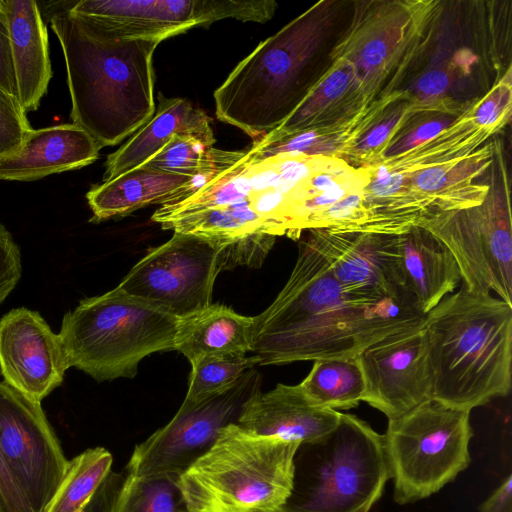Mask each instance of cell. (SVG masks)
Returning a JSON list of instances; mask_svg holds the SVG:
<instances>
[{
	"label": "cell",
	"instance_id": "8992f818",
	"mask_svg": "<svg viewBox=\"0 0 512 512\" xmlns=\"http://www.w3.org/2000/svg\"><path fill=\"white\" fill-rule=\"evenodd\" d=\"M298 445L227 425L179 476L189 512H278L291 491Z\"/></svg>",
	"mask_w": 512,
	"mask_h": 512
},
{
	"label": "cell",
	"instance_id": "277c9868",
	"mask_svg": "<svg viewBox=\"0 0 512 512\" xmlns=\"http://www.w3.org/2000/svg\"><path fill=\"white\" fill-rule=\"evenodd\" d=\"M432 399L470 411L506 397L512 383V305L458 290L424 315Z\"/></svg>",
	"mask_w": 512,
	"mask_h": 512
},
{
	"label": "cell",
	"instance_id": "4fadbf2b",
	"mask_svg": "<svg viewBox=\"0 0 512 512\" xmlns=\"http://www.w3.org/2000/svg\"><path fill=\"white\" fill-rule=\"evenodd\" d=\"M0 452L32 511L45 512L68 460L41 403L4 381H0Z\"/></svg>",
	"mask_w": 512,
	"mask_h": 512
},
{
	"label": "cell",
	"instance_id": "83f0119b",
	"mask_svg": "<svg viewBox=\"0 0 512 512\" xmlns=\"http://www.w3.org/2000/svg\"><path fill=\"white\" fill-rule=\"evenodd\" d=\"M178 479L173 475L126 474L112 512H189Z\"/></svg>",
	"mask_w": 512,
	"mask_h": 512
},
{
	"label": "cell",
	"instance_id": "30bf717a",
	"mask_svg": "<svg viewBox=\"0 0 512 512\" xmlns=\"http://www.w3.org/2000/svg\"><path fill=\"white\" fill-rule=\"evenodd\" d=\"M452 253L461 284L512 305V225L508 194L499 188L475 206L427 217L421 225Z\"/></svg>",
	"mask_w": 512,
	"mask_h": 512
},
{
	"label": "cell",
	"instance_id": "5b68a950",
	"mask_svg": "<svg viewBox=\"0 0 512 512\" xmlns=\"http://www.w3.org/2000/svg\"><path fill=\"white\" fill-rule=\"evenodd\" d=\"M325 29L319 3L261 42L214 92L217 118L251 137L277 129L317 83Z\"/></svg>",
	"mask_w": 512,
	"mask_h": 512
},
{
	"label": "cell",
	"instance_id": "d590c367",
	"mask_svg": "<svg viewBox=\"0 0 512 512\" xmlns=\"http://www.w3.org/2000/svg\"><path fill=\"white\" fill-rule=\"evenodd\" d=\"M509 90L499 87L477 107L474 119L482 127L494 126L504 111L505 101L510 99Z\"/></svg>",
	"mask_w": 512,
	"mask_h": 512
},
{
	"label": "cell",
	"instance_id": "9c48e42d",
	"mask_svg": "<svg viewBox=\"0 0 512 512\" xmlns=\"http://www.w3.org/2000/svg\"><path fill=\"white\" fill-rule=\"evenodd\" d=\"M384 436L394 501L400 505L428 498L470 464L473 436L470 411L433 399L388 420Z\"/></svg>",
	"mask_w": 512,
	"mask_h": 512
},
{
	"label": "cell",
	"instance_id": "b9f144b4",
	"mask_svg": "<svg viewBox=\"0 0 512 512\" xmlns=\"http://www.w3.org/2000/svg\"><path fill=\"white\" fill-rule=\"evenodd\" d=\"M0 374H1V370H0Z\"/></svg>",
	"mask_w": 512,
	"mask_h": 512
},
{
	"label": "cell",
	"instance_id": "ac0fdd59",
	"mask_svg": "<svg viewBox=\"0 0 512 512\" xmlns=\"http://www.w3.org/2000/svg\"><path fill=\"white\" fill-rule=\"evenodd\" d=\"M341 412L312 403L299 384H277L268 392L256 391L245 402L237 420L242 429L262 436L307 443L329 433Z\"/></svg>",
	"mask_w": 512,
	"mask_h": 512
},
{
	"label": "cell",
	"instance_id": "e575fe53",
	"mask_svg": "<svg viewBox=\"0 0 512 512\" xmlns=\"http://www.w3.org/2000/svg\"><path fill=\"white\" fill-rule=\"evenodd\" d=\"M449 118H438L422 123L393 146L396 154L406 152L437 136L448 124Z\"/></svg>",
	"mask_w": 512,
	"mask_h": 512
},
{
	"label": "cell",
	"instance_id": "e0dca14e",
	"mask_svg": "<svg viewBox=\"0 0 512 512\" xmlns=\"http://www.w3.org/2000/svg\"><path fill=\"white\" fill-rule=\"evenodd\" d=\"M70 368L60 338L38 311L14 308L0 318L3 381L40 402L59 387Z\"/></svg>",
	"mask_w": 512,
	"mask_h": 512
},
{
	"label": "cell",
	"instance_id": "ba28073f",
	"mask_svg": "<svg viewBox=\"0 0 512 512\" xmlns=\"http://www.w3.org/2000/svg\"><path fill=\"white\" fill-rule=\"evenodd\" d=\"M178 321L117 286L66 312L58 336L69 366L103 382L133 378L143 358L174 350Z\"/></svg>",
	"mask_w": 512,
	"mask_h": 512
},
{
	"label": "cell",
	"instance_id": "484cf974",
	"mask_svg": "<svg viewBox=\"0 0 512 512\" xmlns=\"http://www.w3.org/2000/svg\"><path fill=\"white\" fill-rule=\"evenodd\" d=\"M243 151H224L208 146L195 137L176 134L145 167L193 178L208 177L233 165Z\"/></svg>",
	"mask_w": 512,
	"mask_h": 512
},
{
	"label": "cell",
	"instance_id": "52a82bcc",
	"mask_svg": "<svg viewBox=\"0 0 512 512\" xmlns=\"http://www.w3.org/2000/svg\"><path fill=\"white\" fill-rule=\"evenodd\" d=\"M390 479L384 436L341 413L329 433L298 445L291 491L278 512H370Z\"/></svg>",
	"mask_w": 512,
	"mask_h": 512
},
{
	"label": "cell",
	"instance_id": "f35d334b",
	"mask_svg": "<svg viewBox=\"0 0 512 512\" xmlns=\"http://www.w3.org/2000/svg\"><path fill=\"white\" fill-rule=\"evenodd\" d=\"M400 119L399 114H394L388 120L380 122L376 127L368 130L367 134L358 143V150L361 152L371 151L382 145L396 127Z\"/></svg>",
	"mask_w": 512,
	"mask_h": 512
},
{
	"label": "cell",
	"instance_id": "60d3db41",
	"mask_svg": "<svg viewBox=\"0 0 512 512\" xmlns=\"http://www.w3.org/2000/svg\"><path fill=\"white\" fill-rule=\"evenodd\" d=\"M0 512H4L3 508L1 507V505H0Z\"/></svg>",
	"mask_w": 512,
	"mask_h": 512
},
{
	"label": "cell",
	"instance_id": "1f68e13d",
	"mask_svg": "<svg viewBox=\"0 0 512 512\" xmlns=\"http://www.w3.org/2000/svg\"><path fill=\"white\" fill-rule=\"evenodd\" d=\"M126 474L110 471L91 498L77 512H112Z\"/></svg>",
	"mask_w": 512,
	"mask_h": 512
},
{
	"label": "cell",
	"instance_id": "9a60e30c",
	"mask_svg": "<svg viewBox=\"0 0 512 512\" xmlns=\"http://www.w3.org/2000/svg\"><path fill=\"white\" fill-rule=\"evenodd\" d=\"M363 401L396 419L432 399V372L424 325L388 336L363 349Z\"/></svg>",
	"mask_w": 512,
	"mask_h": 512
},
{
	"label": "cell",
	"instance_id": "8fae6325",
	"mask_svg": "<svg viewBox=\"0 0 512 512\" xmlns=\"http://www.w3.org/2000/svg\"><path fill=\"white\" fill-rule=\"evenodd\" d=\"M259 385V373L251 368L225 392L197 403L183 402L169 423L135 446L125 473L179 477L212 447L224 427L237 423Z\"/></svg>",
	"mask_w": 512,
	"mask_h": 512
},
{
	"label": "cell",
	"instance_id": "f546056e",
	"mask_svg": "<svg viewBox=\"0 0 512 512\" xmlns=\"http://www.w3.org/2000/svg\"><path fill=\"white\" fill-rule=\"evenodd\" d=\"M30 129L18 100L0 89V157L15 152Z\"/></svg>",
	"mask_w": 512,
	"mask_h": 512
},
{
	"label": "cell",
	"instance_id": "d6a6232c",
	"mask_svg": "<svg viewBox=\"0 0 512 512\" xmlns=\"http://www.w3.org/2000/svg\"><path fill=\"white\" fill-rule=\"evenodd\" d=\"M0 89L17 99L9 27L0 3ZM18 100V99H17Z\"/></svg>",
	"mask_w": 512,
	"mask_h": 512
},
{
	"label": "cell",
	"instance_id": "d6986e66",
	"mask_svg": "<svg viewBox=\"0 0 512 512\" xmlns=\"http://www.w3.org/2000/svg\"><path fill=\"white\" fill-rule=\"evenodd\" d=\"M100 149L84 129L73 123L31 128L15 152L0 157V180L34 181L80 169L95 162Z\"/></svg>",
	"mask_w": 512,
	"mask_h": 512
},
{
	"label": "cell",
	"instance_id": "8d00e7d4",
	"mask_svg": "<svg viewBox=\"0 0 512 512\" xmlns=\"http://www.w3.org/2000/svg\"><path fill=\"white\" fill-rule=\"evenodd\" d=\"M478 512H512L511 474H508L496 490L481 503Z\"/></svg>",
	"mask_w": 512,
	"mask_h": 512
},
{
	"label": "cell",
	"instance_id": "5bb4252c",
	"mask_svg": "<svg viewBox=\"0 0 512 512\" xmlns=\"http://www.w3.org/2000/svg\"><path fill=\"white\" fill-rule=\"evenodd\" d=\"M69 11L117 36L161 42L225 18L246 21L250 8L244 0H81Z\"/></svg>",
	"mask_w": 512,
	"mask_h": 512
},
{
	"label": "cell",
	"instance_id": "6da1fadb",
	"mask_svg": "<svg viewBox=\"0 0 512 512\" xmlns=\"http://www.w3.org/2000/svg\"><path fill=\"white\" fill-rule=\"evenodd\" d=\"M325 156H256L253 147L152 215L162 229L205 238L221 251L223 269L259 267L276 238L305 232L307 181Z\"/></svg>",
	"mask_w": 512,
	"mask_h": 512
},
{
	"label": "cell",
	"instance_id": "2e32d148",
	"mask_svg": "<svg viewBox=\"0 0 512 512\" xmlns=\"http://www.w3.org/2000/svg\"><path fill=\"white\" fill-rule=\"evenodd\" d=\"M307 232L345 290L372 300L404 299L412 303L404 288L399 235L321 229Z\"/></svg>",
	"mask_w": 512,
	"mask_h": 512
},
{
	"label": "cell",
	"instance_id": "7a4b0ae2",
	"mask_svg": "<svg viewBox=\"0 0 512 512\" xmlns=\"http://www.w3.org/2000/svg\"><path fill=\"white\" fill-rule=\"evenodd\" d=\"M293 270L275 300L254 316L257 365L356 356L366 347L424 325L409 300H372L345 290L307 231Z\"/></svg>",
	"mask_w": 512,
	"mask_h": 512
},
{
	"label": "cell",
	"instance_id": "603a6c76",
	"mask_svg": "<svg viewBox=\"0 0 512 512\" xmlns=\"http://www.w3.org/2000/svg\"><path fill=\"white\" fill-rule=\"evenodd\" d=\"M206 178H193L141 165L93 186L86 193L93 214L91 221L100 222L128 215L147 205L172 202L187 195Z\"/></svg>",
	"mask_w": 512,
	"mask_h": 512
},
{
	"label": "cell",
	"instance_id": "4316f807",
	"mask_svg": "<svg viewBox=\"0 0 512 512\" xmlns=\"http://www.w3.org/2000/svg\"><path fill=\"white\" fill-rule=\"evenodd\" d=\"M112 454L104 447L88 448L68 460L63 478L45 512H77L111 471Z\"/></svg>",
	"mask_w": 512,
	"mask_h": 512
},
{
	"label": "cell",
	"instance_id": "4dcf8cb0",
	"mask_svg": "<svg viewBox=\"0 0 512 512\" xmlns=\"http://www.w3.org/2000/svg\"><path fill=\"white\" fill-rule=\"evenodd\" d=\"M22 275L21 252L10 231L0 222V305Z\"/></svg>",
	"mask_w": 512,
	"mask_h": 512
},
{
	"label": "cell",
	"instance_id": "3957f363",
	"mask_svg": "<svg viewBox=\"0 0 512 512\" xmlns=\"http://www.w3.org/2000/svg\"><path fill=\"white\" fill-rule=\"evenodd\" d=\"M69 6L54 11L50 27L63 52L72 123L100 146H114L155 112L152 58L160 42L115 35Z\"/></svg>",
	"mask_w": 512,
	"mask_h": 512
},
{
	"label": "cell",
	"instance_id": "f1b7e54d",
	"mask_svg": "<svg viewBox=\"0 0 512 512\" xmlns=\"http://www.w3.org/2000/svg\"><path fill=\"white\" fill-rule=\"evenodd\" d=\"M257 362L253 356H209L191 364L189 386L183 402L197 403L225 392Z\"/></svg>",
	"mask_w": 512,
	"mask_h": 512
},
{
	"label": "cell",
	"instance_id": "74e56055",
	"mask_svg": "<svg viewBox=\"0 0 512 512\" xmlns=\"http://www.w3.org/2000/svg\"><path fill=\"white\" fill-rule=\"evenodd\" d=\"M389 55V43L382 39H372L368 41L360 50V56L356 61L357 66H361L368 71L376 69L382 65Z\"/></svg>",
	"mask_w": 512,
	"mask_h": 512
},
{
	"label": "cell",
	"instance_id": "836d02e7",
	"mask_svg": "<svg viewBox=\"0 0 512 512\" xmlns=\"http://www.w3.org/2000/svg\"><path fill=\"white\" fill-rule=\"evenodd\" d=\"M0 505L4 512H33L0 452Z\"/></svg>",
	"mask_w": 512,
	"mask_h": 512
},
{
	"label": "cell",
	"instance_id": "ab89813d",
	"mask_svg": "<svg viewBox=\"0 0 512 512\" xmlns=\"http://www.w3.org/2000/svg\"><path fill=\"white\" fill-rule=\"evenodd\" d=\"M449 86V76L446 72L437 69L424 73L417 82V90L423 97H437L442 95Z\"/></svg>",
	"mask_w": 512,
	"mask_h": 512
},
{
	"label": "cell",
	"instance_id": "d4e9b609",
	"mask_svg": "<svg viewBox=\"0 0 512 512\" xmlns=\"http://www.w3.org/2000/svg\"><path fill=\"white\" fill-rule=\"evenodd\" d=\"M299 386L312 403L336 411L357 407L365 395V381L357 355L314 360Z\"/></svg>",
	"mask_w": 512,
	"mask_h": 512
},
{
	"label": "cell",
	"instance_id": "cb8c5ba5",
	"mask_svg": "<svg viewBox=\"0 0 512 512\" xmlns=\"http://www.w3.org/2000/svg\"><path fill=\"white\" fill-rule=\"evenodd\" d=\"M254 317L210 304L179 318L175 348L192 364L203 357L246 355L251 352Z\"/></svg>",
	"mask_w": 512,
	"mask_h": 512
},
{
	"label": "cell",
	"instance_id": "ffe728a7",
	"mask_svg": "<svg viewBox=\"0 0 512 512\" xmlns=\"http://www.w3.org/2000/svg\"><path fill=\"white\" fill-rule=\"evenodd\" d=\"M176 134L215 143L210 118L185 98L159 93L153 116L115 152L107 156L103 182L144 164Z\"/></svg>",
	"mask_w": 512,
	"mask_h": 512
},
{
	"label": "cell",
	"instance_id": "44dd1931",
	"mask_svg": "<svg viewBox=\"0 0 512 512\" xmlns=\"http://www.w3.org/2000/svg\"><path fill=\"white\" fill-rule=\"evenodd\" d=\"M0 3L9 27L17 99L26 113L36 111L52 77L47 27L36 1Z\"/></svg>",
	"mask_w": 512,
	"mask_h": 512
},
{
	"label": "cell",
	"instance_id": "7c38bea8",
	"mask_svg": "<svg viewBox=\"0 0 512 512\" xmlns=\"http://www.w3.org/2000/svg\"><path fill=\"white\" fill-rule=\"evenodd\" d=\"M222 251L209 240L173 232L124 276L118 287L177 318L211 304Z\"/></svg>",
	"mask_w": 512,
	"mask_h": 512
},
{
	"label": "cell",
	"instance_id": "7402d4cb",
	"mask_svg": "<svg viewBox=\"0 0 512 512\" xmlns=\"http://www.w3.org/2000/svg\"><path fill=\"white\" fill-rule=\"evenodd\" d=\"M399 245L405 291L425 315L460 285L458 265L449 249L422 226L399 235Z\"/></svg>",
	"mask_w": 512,
	"mask_h": 512
}]
</instances>
